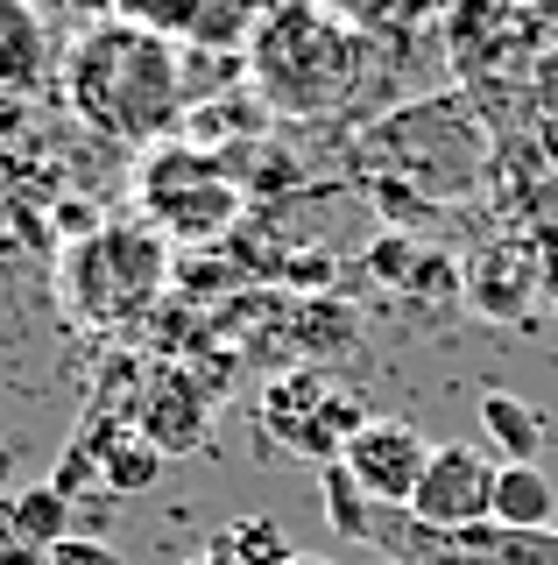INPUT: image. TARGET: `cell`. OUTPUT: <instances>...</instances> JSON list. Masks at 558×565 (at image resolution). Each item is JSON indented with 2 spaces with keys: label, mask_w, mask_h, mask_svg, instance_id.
<instances>
[{
  "label": "cell",
  "mask_w": 558,
  "mask_h": 565,
  "mask_svg": "<svg viewBox=\"0 0 558 565\" xmlns=\"http://www.w3.org/2000/svg\"><path fill=\"white\" fill-rule=\"evenodd\" d=\"M64 99L93 135L120 149H163L178 141L191 99H184V50L135 22H93L72 43Z\"/></svg>",
  "instance_id": "cell-1"
},
{
  "label": "cell",
  "mask_w": 558,
  "mask_h": 565,
  "mask_svg": "<svg viewBox=\"0 0 558 565\" xmlns=\"http://www.w3.org/2000/svg\"><path fill=\"white\" fill-rule=\"evenodd\" d=\"M170 276V241L149 220L135 226H99L64 255V297L85 326H135Z\"/></svg>",
  "instance_id": "cell-2"
},
{
  "label": "cell",
  "mask_w": 558,
  "mask_h": 565,
  "mask_svg": "<svg viewBox=\"0 0 558 565\" xmlns=\"http://www.w3.org/2000/svg\"><path fill=\"white\" fill-rule=\"evenodd\" d=\"M142 220L163 241H219L240 220V184L226 177V156L205 141H163L135 177Z\"/></svg>",
  "instance_id": "cell-3"
},
{
  "label": "cell",
  "mask_w": 558,
  "mask_h": 565,
  "mask_svg": "<svg viewBox=\"0 0 558 565\" xmlns=\"http://www.w3.org/2000/svg\"><path fill=\"white\" fill-rule=\"evenodd\" d=\"M255 424L283 459H311V467H340V452L354 446V431L368 424V403L325 367H290L261 388Z\"/></svg>",
  "instance_id": "cell-4"
},
{
  "label": "cell",
  "mask_w": 558,
  "mask_h": 565,
  "mask_svg": "<svg viewBox=\"0 0 558 565\" xmlns=\"http://www.w3.org/2000/svg\"><path fill=\"white\" fill-rule=\"evenodd\" d=\"M255 50H276V57L290 50V64H255V85H261V99H269V106L319 114L311 71H319V85H325V106L346 93V35L333 22H319V14H290V22H276Z\"/></svg>",
  "instance_id": "cell-5"
},
{
  "label": "cell",
  "mask_w": 558,
  "mask_h": 565,
  "mask_svg": "<svg viewBox=\"0 0 558 565\" xmlns=\"http://www.w3.org/2000/svg\"><path fill=\"white\" fill-rule=\"evenodd\" d=\"M495 516V459L474 446H431L425 481L410 494V523L431 537H474Z\"/></svg>",
  "instance_id": "cell-6"
},
{
  "label": "cell",
  "mask_w": 558,
  "mask_h": 565,
  "mask_svg": "<svg viewBox=\"0 0 558 565\" xmlns=\"http://www.w3.org/2000/svg\"><path fill=\"white\" fill-rule=\"evenodd\" d=\"M425 459H431V446L410 431V424L368 417V424L354 431V446L340 452V467H346V481L368 494V502H382V509H410L417 481H425Z\"/></svg>",
  "instance_id": "cell-7"
},
{
  "label": "cell",
  "mask_w": 558,
  "mask_h": 565,
  "mask_svg": "<svg viewBox=\"0 0 558 565\" xmlns=\"http://www.w3.org/2000/svg\"><path fill=\"white\" fill-rule=\"evenodd\" d=\"M135 431H142L163 459H184V452L205 446V431H213V396H205L191 375H155L142 388V403H135Z\"/></svg>",
  "instance_id": "cell-8"
},
{
  "label": "cell",
  "mask_w": 558,
  "mask_h": 565,
  "mask_svg": "<svg viewBox=\"0 0 558 565\" xmlns=\"http://www.w3.org/2000/svg\"><path fill=\"white\" fill-rule=\"evenodd\" d=\"M50 85V29L36 0H0V99H29Z\"/></svg>",
  "instance_id": "cell-9"
},
{
  "label": "cell",
  "mask_w": 558,
  "mask_h": 565,
  "mask_svg": "<svg viewBox=\"0 0 558 565\" xmlns=\"http://www.w3.org/2000/svg\"><path fill=\"white\" fill-rule=\"evenodd\" d=\"M474 417H481L487 446L509 452V467H537V452L551 446V424L537 417V403H530V396H516V388H481Z\"/></svg>",
  "instance_id": "cell-10"
},
{
  "label": "cell",
  "mask_w": 558,
  "mask_h": 565,
  "mask_svg": "<svg viewBox=\"0 0 558 565\" xmlns=\"http://www.w3.org/2000/svg\"><path fill=\"white\" fill-rule=\"evenodd\" d=\"M495 530H509V537H545L558 530V488L545 481V467H509L502 459L495 467Z\"/></svg>",
  "instance_id": "cell-11"
},
{
  "label": "cell",
  "mask_w": 558,
  "mask_h": 565,
  "mask_svg": "<svg viewBox=\"0 0 558 565\" xmlns=\"http://www.w3.org/2000/svg\"><path fill=\"white\" fill-rule=\"evenodd\" d=\"M85 446H93V459H99V488H107V494H149L155 481H163V467H170V459L135 431V424L85 431Z\"/></svg>",
  "instance_id": "cell-12"
},
{
  "label": "cell",
  "mask_w": 558,
  "mask_h": 565,
  "mask_svg": "<svg viewBox=\"0 0 558 565\" xmlns=\"http://www.w3.org/2000/svg\"><path fill=\"white\" fill-rule=\"evenodd\" d=\"M8 516H14V530H22L36 552H57L64 537H72V516H78V502H64L50 481H36V488H22V494H8Z\"/></svg>",
  "instance_id": "cell-13"
},
{
  "label": "cell",
  "mask_w": 558,
  "mask_h": 565,
  "mask_svg": "<svg viewBox=\"0 0 558 565\" xmlns=\"http://www.w3.org/2000/svg\"><path fill=\"white\" fill-rule=\"evenodd\" d=\"M213 544H219L226 558H240V565H290V558H298L290 530L276 523V516H261V509H255V516H234Z\"/></svg>",
  "instance_id": "cell-14"
},
{
  "label": "cell",
  "mask_w": 558,
  "mask_h": 565,
  "mask_svg": "<svg viewBox=\"0 0 558 565\" xmlns=\"http://www.w3.org/2000/svg\"><path fill=\"white\" fill-rule=\"evenodd\" d=\"M325 516H333V530H340V537L368 544L375 516H368V494H361L354 481H346V467H325Z\"/></svg>",
  "instance_id": "cell-15"
},
{
  "label": "cell",
  "mask_w": 558,
  "mask_h": 565,
  "mask_svg": "<svg viewBox=\"0 0 558 565\" xmlns=\"http://www.w3.org/2000/svg\"><path fill=\"white\" fill-rule=\"evenodd\" d=\"M410 297H425V305H446L452 290H460V269H452L446 255H417L410 262V282H404Z\"/></svg>",
  "instance_id": "cell-16"
},
{
  "label": "cell",
  "mask_w": 558,
  "mask_h": 565,
  "mask_svg": "<svg viewBox=\"0 0 558 565\" xmlns=\"http://www.w3.org/2000/svg\"><path fill=\"white\" fill-rule=\"evenodd\" d=\"M410 262H417V247L396 234V241H375L368 247V269L382 276V282H410Z\"/></svg>",
  "instance_id": "cell-17"
},
{
  "label": "cell",
  "mask_w": 558,
  "mask_h": 565,
  "mask_svg": "<svg viewBox=\"0 0 558 565\" xmlns=\"http://www.w3.org/2000/svg\"><path fill=\"white\" fill-rule=\"evenodd\" d=\"M50 565H120V552H114V544H99V537H78V530H72V537L50 552Z\"/></svg>",
  "instance_id": "cell-18"
},
{
  "label": "cell",
  "mask_w": 558,
  "mask_h": 565,
  "mask_svg": "<svg viewBox=\"0 0 558 565\" xmlns=\"http://www.w3.org/2000/svg\"><path fill=\"white\" fill-rule=\"evenodd\" d=\"M0 565H50V552H36V544L14 530V516H8V502H0Z\"/></svg>",
  "instance_id": "cell-19"
},
{
  "label": "cell",
  "mask_w": 558,
  "mask_h": 565,
  "mask_svg": "<svg viewBox=\"0 0 558 565\" xmlns=\"http://www.w3.org/2000/svg\"><path fill=\"white\" fill-rule=\"evenodd\" d=\"M22 226H29V234H36V212H29V205H14L8 191H0V247H8L14 234H22Z\"/></svg>",
  "instance_id": "cell-20"
},
{
  "label": "cell",
  "mask_w": 558,
  "mask_h": 565,
  "mask_svg": "<svg viewBox=\"0 0 558 565\" xmlns=\"http://www.w3.org/2000/svg\"><path fill=\"white\" fill-rule=\"evenodd\" d=\"M72 8H78V14H93V22H114L120 0H72Z\"/></svg>",
  "instance_id": "cell-21"
},
{
  "label": "cell",
  "mask_w": 558,
  "mask_h": 565,
  "mask_svg": "<svg viewBox=\"0 0 558 565\" xmlns=\"http://www.w3.org/2000/svg\"><path fill=\"white\" fill-rule=\"evenodd\" d=\"M184 565H240V558H226V552H219V544H205V552H191Z\"/></svg>",
  "instance_id": "cell-22"
},
{
  "label": "cell",
  "mask_w": 558,
  "mask_h": 565,
  "mask_svg": "<svg viewBox=\"0 0 558 565\" xmlns=\"http://www.w3.org/2000/svg\"><path fill=\"white\" fill-rule=\"evenodd\" d=\"M516 8H530V14H558V0H516Z\"/></svg>",
  "instance_id": "cell-23"
},
{
  "label": "cell",
  "mask_w": 558,
  "mask_h": 565,
  "mask_svg": "<svg viewBox=\"0 0 558 565\" xmlns=\"http://www.w3.org/2000/svg\"><path fill=\"white\" fill-rule=\"evenodd\" d=\"M290 565H333V558H319V552H298V558H290Z\"/></svg>",
  "instance_id": "cell-24"
}]
</instances>
